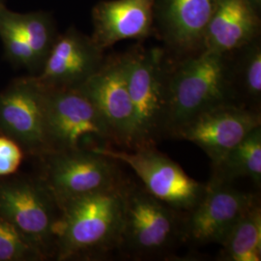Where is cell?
Wrapping results in <instances>:
<instances>
[{"label": "cell", "mask_w": 261, "mask_h": 261, "mask_svg": "<svg viewBox=\"0 0 261 261\" xmlns=\"http://www.w3.org/2000/svg\"><path fill=\"white\" fill-rule=\"evenodd\" d=\"M118 186L61 206L55 226L57 260L97 259L118 249L124 187Z\"/></svg>", "instance_id": "6da1fadb"}, {"label": "cell", "mask_w": 261, "mask_h": 261, "mask_svg": "<svg viewBox=\"0 0 261 261\" xmlns=\"http://www.w3.org/2000/svg\"><path fill=\"white\" fill-rule=\"evenodd\" d=\"M167 133L171 134L201 112L236 103L229 54L201 49L167 65ZM237 105V103H236Z\"/></svg>", "instance_id": "7a4b0ae2"}, {"label": "cell", "mask_w": 261, "mask_h": 261, "mask_svg": "<svg viewBox=\"0 0 261 261\" xmlns=\"http://www.w3.org/2000/svg\"><path fill=\"white\" fill-rule=\"evenodd\" d=\"M185 215L159 200L144 187L126 181L117 250L140 259L167 253L184 239Z\"/></svg>", "instance_id": "3957f363"}, {"label": "cell", "mask_w": 261, "mask_h": 261, "mask_svg": "<svg viewBox=\"0 0 261 261\" xmlns=\"http://www.w3.org/2000/svg\"><path fill=\"white\" fill-rule=\"evenodd\" d=\"M45 88L47 153L94 151L114 143L102 113L80 87Z\"/></svg>", "instance_id": "277c9868"}, {"label": "cell", "mask_w": 261, "mask_h": 261, "mask_svg": "<svg viewBox=\"0 0 261 261\" xmlns=\"http://www.w3.org/2000/svg\"><path fill=\"white\" fill-rule=\"evenodd\" d=\"M126 54L128 86L136 115L134 149L155 147L167 134V65L159 47H135Z\"/></svg>", "instance_id": "5b68a950"}, {"label": "cell", "mask_w": 261, "mask_h": 261, "mask_svg": "<svg viewBox=\"0 0 261 261\" xmlns=\"http://www.w3.org/2000/svg\"><path fill=\"white\" fill-rule=\"evenodd\" d=\"M39 177L60 208L124 182L119 163L92 150L50 152L40 157Z\"/></svg>", "instance_id": "8992f818"}, {"label": "cell", "mask_w": 261, "mask_h": 261, "mask_svg": "<svg viewBox=\"0 0 261 261\" xmlns=\"http://www.w3.org/2000/svg\"><path fill=\"white\" fill-rule=\"evenodd\" d=\"M60 209L39 176L0 177V215L47 259L55 257V226Z\"/></svg>", "instance_id": "52a82bcc"}, {"label": "cell", "mask_w": 261, "mask_h": 261, "mask_svg": "<svg viewBox=\"0 0 261 261\" xmlns=\"http://www.w3.org/2000/svg\"><path fill=\"white\" fill-rule=\"evenodd\" d=\"M94 151L130 167L149 194L180 212L192 211L205 193L206 184L190 177L178 164L155 147H106Z\"/></svg>", "instance_id": "ba28073f"}, {"label": "cell", "mask_w": 261, "mask_h": 261, "mask_svg": "<svg viewBox=\"0 0 261 261\" xmlns=\"http://www.w3.org/2000/svg\"><path fill=\"white\" fill-rule=\"evenodd\" d=\"M0 135L16 141L24 154H47L46 88L36 75L14 80L0 92Z\"/></svg>", "instance_id": "9c48e42d"}, {"label": "cell", "mask_w": 261, "mask_h": 261, "mask_svg": "<svg viewBox=\"0 0 261 261\" xmlns=\"http://www.w3.org/2000/svg\"><path fill=\"white\" fill-rule=\"evenodd\" d=\"M258 126L260 112L236 103H224L196 115L172 135L197 145L214 167Z\"/></svg>", "instance_id": "30bf717a"}, {"label": "cell", "mask_w": 261, "mask_h": 261, "mask_svg": "<svg viewBox=\"0 0 261 261\" xmlns=\"http://www.w3.org/2000/svg\"><path fill=\"white\" fill-rule=\"evenodd\" d=\"M80 88L102 113L114 143L134 149L136 115L128 86L126 54L105 58L101 68Z\"/></svg>", "instance_id": "8fae6325"}, {"label": "cell", "mask_w": 261, "mask_h": 261, "mask_svg": "<svg viewBox=\"0 0 261 261\" xmlns=\"http://www.w3.org/2000/svg\"><path fill=\"white\" fill-rule=\"evenodd\" d=\"M257 201L231 183L210 179L198 204L185 215L184 240L199 245L221 244L243 213Z\"/></svg>", "instance_id": "7c38bea8"}, {"label": "cell", "mask_w": 261, "mask_h": 261, "mask_svg": "<svg viewBox=\"0 0 261 261\" xmlns=\"http://www.w3.org/2000/svg\"><path fill=\"white\" fill-rule=\"evenodd\" d=\"M103 51L91 36L70 28L58 34L36 77L47 88H77L103 65Z\"/></svg>", "instance_id": "4fadbf2b"}, {"label": "cell", "mask_w": 261, "mask_h": 261, "mask_svg": "<svg viewBox=\"0 0 261 261\" xmlns=\"http://www.w3.org/2000/svg\"><path fill=\"white\" fill-rule=\"evenodd\" d=\"M219 0H154V31L182 56L202 49L206 28Z\"/></svg>", "instance_id": "5bb4252c"}, {"label": "cell", "mask_w": 261, "mask_h": 261, "mask_svg": "<svg viewBox=\"0 0 261 261\" xmlns=\"http://www.w3.org/2000/svg\"><path fill=\"white\" fill-rule=\"evenodd\" d=\"M154 0L100 1L92 10L91 38L103 50L127 39H144L154 32Z\"/></svg>", "instance_id": "9a60e30c"}, {"label": "cell", "mask_w": 261, "mask_h": 261, "mask_svg": "<svg viewBox=\"0 0 261 261\" xmlns=\"http://www.w3.org/2000/svg\"><path fill=\"white\" fill-rule=\"evenodd\" d=\"M260 15L248 0H219L206 28L202 49L230 54L260 35Z\"/></svg>", "instance_id": "2e32d148"}, {"label": "cell", "mask_w": 261, "mask_h": 261, "mask_svg": "<svg viewBox=\"0 0 261 261\" xmlns=\"http://www.w3.org/2000/svg\"><path fill=\"white\" fill-rule=\"evenodd\" d=\"M230 80L235 102L259 112L261 103L260 35L229 54Z\"/></svg>", "instance_id": "e0dca14e"}, {"label": "cell", "mask_w": 261, "mask_h": 261, "mask_svg": "<svg viewBox=\"0 0 261 261\" xmlns=\"http://www.w3.org/2000/svg\"><path fill=\"white\" fill-rule=\"evenodd\" d=\"M220 245L222 260H261V208L257 201L243 213Z\"/></svg>", "instance_id": "ac0fdd59"}, {"label": "cell", "mask_w": 261, "mask_h": 261, "mask_svg": "<svg viewBox=\"0 0 261 261\" xmlns=\"http://www.w3.org/2000/svg\"><path fill=\"white\" fill-rule=\"evenodd\" d=\"M213 168L212 180L232 183L237 178H250L260 186L261 126L256 127L230 150Z\"/></svg>", "instance_id": "d6986e66"}, {"label": "cell", "mask_w": 261, "mask_h": 261, "mask_svg": "<svg viewBox=\"0 0 261 261\" xmlns=\"http://www.w3.org/2000/svg\"><path fill=\"white\" fill-rule=\"evenodd\" d=\"M0 39L5 57L12 65L28 70L31 75L41 72L42 64L19 29L16 12L6 8L4 3L0 4Z\"/></svg>", "instance_id": "ffe728a7"}, {"label": "cell", "mask_w": 261, "mask_h": 261, "mask_svg": "<svg viewBox=\"0 0 261 261\" xmlns=\"http://www.w3.org/2000/svg\"><path fill=\"white\" fill-rule=\"evenodd\" d=\"M16 20L43 68L59 34L55 19L47 12L36 11L25 14L16 13Z\"/></svg>", "instance_id": "44dd1931"}, {"label": "cell", "mask_w": 261, "mask_h": 261, "mask_svg": "<svg viewBox=\"0 0 261 261\" xmlns=\"http://www.w3.org/2000/svg\"><path fill=\"white\" fill-rule=\"evenodd\" d=\"M46 260L19 230L0 215V261Z\"/></svg>", "instance_id": "7402d4cb"}, {"label": "cell", "mask_w": 261, "mask_h": 261, "mask_svg": "<svg viewBox=\"0 0 261 261\" xmlns=\"http://www.w3.org/2000/svg\"><path fill=\"white\" fill-rule=\"evenodd\" d=\"M24 155V151L16 141L0 135V177L16 174Z\"/></svg>", "instance_id": "603a6c76"}, {"label": "cell", "mask_w": 261, "mask_h": 261, "mask_svg": "<svg viewBox=\"0 0 261 261\" xmlns=\"http://www.w3.org/2000/svg\"><path fill=\"white\" fill-rule=\"evenodd\" d=\"M250 2V4L253 7V9L255 10L259 15L261 13V0H248Z\"/></svg>", "instance_id": "cb8c5ba5"}, {"label": "cell", "mask_w": 261, "mask_h": 261, "mask_svg": "<svg viewBox=\"0 0 261 261\" xmlns=\"http://www.w3.org/2000/svg\"><path fill=\"white\" fill-rule=\"evenodd\" d=\"M2 3H4V0H0V4H2Z\"/></svg>", "instance_id": "d4e9b609"}]
</instances>
